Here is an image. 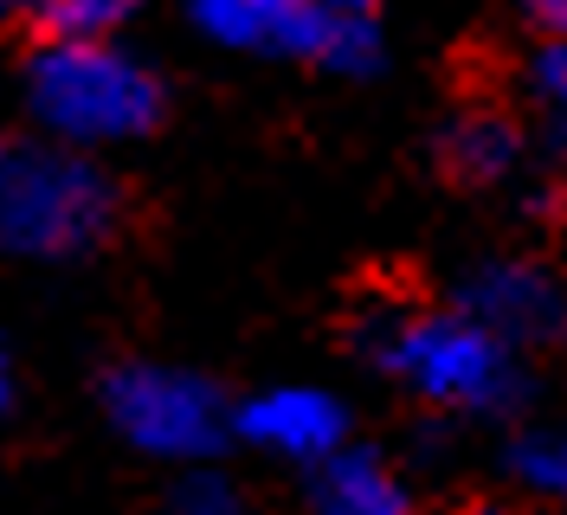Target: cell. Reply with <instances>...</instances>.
Wrapping results in <instances>:
<instances>
[{"label": "cell", "mask_w": 567, "mask_h": 515, "mask_svg": "<svg viewBox=\"0 0 567 515\" xmlns=\"http://www.w3.org/2000/svg\"><path fill=\"white\" fill-rule=\"evenodd\" d=\"M110 425L148 457H213L226 439V400L213 393V380L162 361H130L104 380Z\"/></svg>", "instance_id": "5"}, {"label": "cell", "mask_w": 567, "mask_h": 515, "mask_svg": "<svg viewBox=\"0 0 567 515\" xmlns=\"http://www.w3.org/2000/svg\"><path fill=\"white\" fill-rule=\"evenodd\" d=\"M168 515H251V509H246V496H239V490H233L226 477H213V471H194V477L175 490Z\"/></svg>", "instance_id": "13"}, {"label": "cell", "mask_w": 567, "mask_h": 515, "mask_svg": "<svg viewBox=\"0 0 567 515\" xmlns=\"http://www.w3.org/2000/svg\"><path fill=\"white\" fill-rule=\"evenodd\" d=\"M148 0H0L7 20L33 27L39 39H65V33H116L123 20H136Z\"/></svg>", "instance_id": "10"}, {"label": "cell", "mask_w": 567, "mask_h": 515, "mask_svg": "<svg viewBox=\"0 0 567 515\" xmlns=\"http://www.w3.org/2000/svg\"><path fill=\"white\" fill-rule=\"evenodd\" d=\"M529 103L567 136V33H548V45L529 59Z\"/></svg>", "instance_id": "12"}, {"label": "cell", "mask_w": 567, "mask_h": 515, "mask_svg": "<svg viewBox=\"0 0 567 515\" xmlns=\"http://www.w3.org/2000/svg\"><path fill=\"white\" fill-rule=\"evenodd\" d=\"M317 509L322 515H406V490L393 471L368 451H329L317 477Z\"/></svg>", "instance_id": "8"}, {"label": "cell", "mask_w": 567, "mask_h": 515, "mask_svg": "<svg viewBox=\"0 0 567 515\" xmlns=\"http://www.w3.org/2000/svg\"><path fill=\"white\" fill-rule=\"evenodd\" d=\"M477 515H503V509H477Z\"/></svg>", "instance_id": "16"}, {"label": "cell", "mask_w": 567, "mask_h": 515, "mask_svg": "<svg viewBox=\"0 0 567 515\" xmlns=\"http://www.w3.org/2000/svg\"><path fill=\"white\" fill-rule=\"evenodd\" d=\"M116 187L65 142H0V251L78 258L110 233Z\"/></svg>", "instance_id": "3"}, {"label": "cell", "mask_w": 567, "mask_h": 515, "mask_svg": "<svg viewBox=\"0 0 567 515\" xmlns=\"http://www.w3.org/2000/svg\"><path fill=\"white\" fill-rule=\"evenodd\" d=\"M27 110L65 148L136 142L162 123V78L104 33L45 39L27 65Z\"/></svg>", "instance_id": "1"}, {"label": "cell", "mask_w": 567, "mask_h": 515, "mask_svg": "<svg viewBox=\"0 0 567 515\" xmlns=\"http://www.w3.org/2000/svg\"><path fill=\"white\" fill-rule=\"evenodd\" d=\"M361 348L388 368L400 387H413L425 406L445 412H503L523 393L516 348L484 329L471 309H420V316H381Z\"/></svg>", "instance_id": "2"}, {"label": "cell", "mask_w": 567, "mask_h": 515, "mask_svg": "<svg viewBox=\"0 0 567 515\" xmlns=\"http://www.w3.org/2000/svg\"><path fill=\"white\" fill-rule=\"evenodd\" d=\"M529 20L542 33H567V0H529Z\"/></svg>", "instance_id": "14"}, {"label": "cell", "mask_w": 567, "mask_h": 515, "mask_svg": "<svg viewBox=\"0 0 567 515\" xmlns=\"http://www.w3.org/2000/svg\"><path fill=\"white\" fill-rule=\"evenodd\" d=\"M516 477L529 483L535 496H548V503L567 509V419L548 425V432H529L516 445Z\"/></svg>", "instance_id": "11"}, {"label": "cell", "mask_w": 567, "mask_h": 515, "mask_svg": "<svg viewBox=\"0 0 567 515\" xmlns=\"http://www.w3.org/2000/svg\"><path fill=\"white\" fill-rule=\"evenodd\" d=\"M464 309L484 329H496L509 348H542L567 336V284L542 265H523V258H496V265L464 277Z\"/></svg>", "instance_id": "6"}, {"label": "cell", "mask_w": 567, "mask_h": 515, "mask_svg": "<svg viewBox=\"0 0 567 515\" xmlns=\"http://www.w3.org/2000/svg\"><path fill=\"white\" fill-rule=\"evenodd\" d=\"M13 406V368H7V354H0V412Z\"/></svg>", "instance_id": "15"}, {"label": "cell", "mask_w": 567, "mask_h": 515, "mask_svg": "<svg viewBox=\"0 0 567 515\" xmlns=\"http://www.w3.org/2000/svg\"><path fill=\"white\" fill-rule=\"evenodd\" d=\"M445 155H452V168L464 181H503V174L523 162V130L509 116H496V110H471V116L452 123Z\"/></svg>", "instance_id": "9"}, {"label": "cell", "mask_w": 567, "mask_h": 515, "mask_svg": "<svg viewBox=\"0 0 567 515\" xmlns=\"http://www.w3.org/2000/svg\"><path fill=\"white\" fill-rule=\"evenodd\" d=\"M187 20L233 52L361 71L381 65V0H187Z\"/></svg>", "instance_id": "4"}, {"label": "cell", "mask_w": 567, "mask_h": 515, "mask_svg": "<svg viewBox=\"0 0 567 515\" xmlns=\"http://www.w3.org/2000/svg\"><path fill=\"white\" fill-rule=\"evenodd\" d=\"M233 432L246 445L271 451V457L322 464L329 451H342V439H349V412L322 387H265V393H251L246 406L233 412Z\"/></svg>", "instance_id": "7"}]
</instances>
